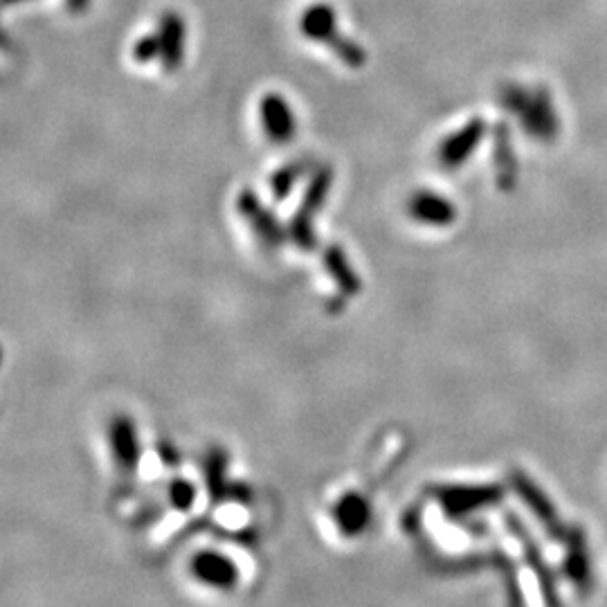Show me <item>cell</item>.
I'll use <instances>...</instances> for the list:
<instances>
[{"label":"cell","mask_w":607,"mask_h":607,"mask_svg":"<svg viewBox=\"0 0 607 607\" xmlns=\"http://www.w3.org/2000/svg\"><path fill=\"white\" fill-rule=\"evenodd\" d=\"M518 491L522 495V500L529 504V509L538 515V520L545 524L547 533H551V536L558 538V540H565L567 536V527L563 522H560L558 518V511L556 506L551 504L549 497L540 491V488L531 482V479L527 477H518Z\"/></svg>","instance_id":"cell-3"},{"label":"cell","mask_w":607,"mask_h":607,"mask_svg":"<svg viewBox=\"0 0 607 607\" xmlns=\"http://www.w3.org/2000/svg\"><path fill=\"white\" fill-rule=\"evenodd\" d=\"M108 446H111L115 464L124 473L138 468L140 464V437L135 423L126 414H117L108 425Z\"/></svg>","instance_id":"cell-1"},{"label":"cell","mask_w":607,"mask_h":607,"mask_svg":"<svg viewBox=\"0 0 607 607\" xmlns=\"http://www.w3.org/2000/svg\"><path fill=\"white\" fill-rule=\"evenodd\" d=\"M335 520H338L344 533H360L369 520V506L362 497L351 493L335 506Z\"/></svg>","instance_id":"cell-5"},{"label":"cell","mask_w":607,"mask_h":607,"mask_svg":"<svg viewBox=\"0 0 607 607\" xmlns=\"http://www.w3.org/2000/svg\"><path fill=\"white\" fill-rule=\"evenodd\" d=\"M169 495H171V502H174L178 509H187V506H192V502H194V488L187 482L171 484Z\"/></svg>","instance_id":"cell-6"},{"label":"cell","mask_w":607,"mask_h":607,"mask_svg":"<svg viewBox=\"0 0 607 607\" xmlns=\"http://www.w3.org/2000/svg\"><path fill=\"white\" fill-rule=\"evenodd\" d=\"M0 360H3V353H0Z\"/></svg>","instance_id":"cell-7"},{"label":"cell","mask_w":607,"mask_h":607,"mask_svg":"<svg viewBox=\"0 0 607 607\" xmlns=\"http://www.w3.org/2000/svg\"><path fill=\"white\" fill-rule=\"evenodd\" d=\"M194 574L201 578L203 583L210 587H221V590L232 587V583L237 581V569H234L230 560L221 554H212V551H205V554L196 556Z\"/></svg>","instance_id":"cell-4"},{"label":"cell","mask_w":607,"mask_h":607,"mask_svg":"<svg viewBox=\"0 0 607 607\" xmlns=\"http://www.w3.org/2000/svg\"><path fill=\"white\" fill-rule=\"evenodd\" d=\"M567 556H565V574L581 594L592 590V563L590 551H587V538L583 529H569L567 536Z\"/></svg>","instance_id":"cell-2"}]
</instances>
